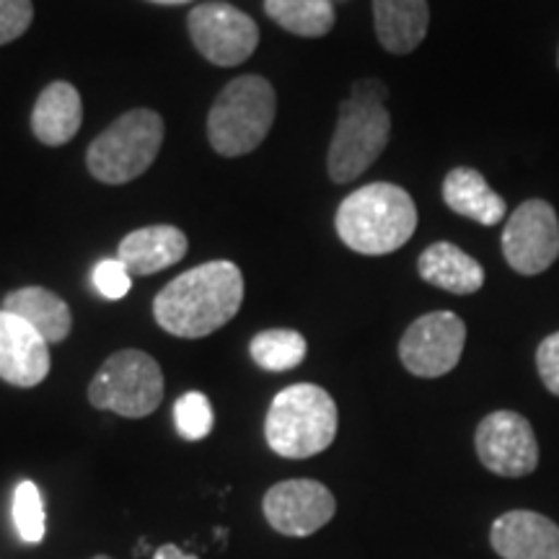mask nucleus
<instances>
[{"instance_id":"f257e3e1","label":"nucleus","mask_w":559,"mask_h":559,"mask_svg":"<svg viewBox=\"0 0 559 559\" xmlns=\"http://www.w3.org/2000/svg\"><path fill=\"white\" fill-rule=\"evenodd\" d=\"M243 304V275L234 262L218 260L187 270L153 300V317L174 337L200 340L218 332Z\"/></svg>"},{"instance_id":"f03ea898","label":"nucleus","mask_w":559,"mask_h":559,"mask_svg":"<svg viewBox=\"0 0 559 559\" xmlns=\"http://www.w3.org/2000/svg\"><path fill=\"white\" fill-rule=\"evenodd\" d=\"M386 96V83L360 79L353 83L349 99L340 104L337 128L326 153V171L337 185L358 179L386 151L391 135V115L383 107Z\"/></svg>"},{"instance_id":"7ed1b4c3","label":"nucleus","mask_w":559,"mask_h":559,"mask_svg":"<svg viewBox=\"0 0 559 559\" xmlns=\"http://www.w3.org/2000/svg\"><path fill=\"white\" fill-rule=\"evenodd\" d=\"M334 226L347 249L366 257L391 254L415 234L417 207L407 190L376 181L342 200Z\"/></svg>"},{"instance_id":"20e7f679","label":"nucleus","mask_w":559,"mask_h":559,"mask_svg":"<svg viewBox=\"0 0 559 559\" xmlns=\"http://www.w3.org/2000/svg\"><path fill=\"white\" fill-rule=\"evenodd\" d=\"M337 404L330 391L313 383H296L272 400L264 438L283 459H311L337 438Z\"/></svg>"},{"instance_id":"39448f33","label":"nucleus","mask_w":559,"mask_h":559,"mask_svg":"<svg viewBox=\"0 0 559 559\" xmlns=\"http://www.w3.org/2000/svg\"><path fill=\"white\" fill-rule=\"evenodd\" d=\"M277 96L262 75H241L221 91L207 115V138L226 158L260 148L275 122Z\"/></svg>"},{"instance_id":"423d86ee","label":"nucleus","mask_w":559,"mask_h":559,"mask_svg":"<svg viewBox=\"0 0 559 559\" xmlns=\"http://www.w3.org/2000/svg\"><path fill=\"white\" fill-rule=\"evenodd\" d=\"M164 143V120L153 109H132L117 117L88 145L86 166L104 185H128L151 169Z\"/></svg>"},{"instance_id":"0eeeda50","label":"nucleus","mask_w":559,"mask_h":559,"mask_svg":"<svg viewBox=\"0 0 559 559\" xmlns=\"http://www.w3.org/2000/svg\"><path fill=\"white\" fill-rule=\"evenodd\" d=\"M164 400V373L143 349H120L107 358L88 386V402L96 409L140 419L158 409Z\"/></svg>"},{"instance_id":"6e6552de","label":"nucleus","mask_w":559,"mask_h":559,"mask_svg":"<svg viewBox=\"0 0 559 559\" xmlns=\"http://www.w3.org/2000/svg\"><path fill=\"white\" fill-rule=\"evenodd\" d=\"M502 254L519 275L547 272L559 257L557 210L547 200L521 202L502 228Z\"/></svg>"},{"instance_id":"1a4fd4ad","label":"nucleus","mask_w":559,"mask_h":559,"mask_svg":"<svg viewBox=\"0 0 559 559\" xmlns=\"http://www.w3.org/2000/svg\"><path fill=\"white\" fill-rule=\"evenodd\" d=\"M466 324L453 311H432L412 321L400 342L402 366L419 379H440L459 366Z\"/></svg>"},{"instance_id":"9d476101","label":"nucleus","mask_w":559,"mask_h":559,"mask_svg":"<svg viewBox=\"0 0 559 559\" xmlns=\"http://www.w3.org/2000/svg\"><path fill=\"white\" fill-rule=\"evenodd\" d=\"M187 26L202 58L221 68L241 66L260 45V26L254 19L228 3L198 5L187 19Z\"/></svg>"},{"instance_id":"9b49d317","label":"nucleus","mask_w":559,"mask_h":559,"mask_svg":"<svg viewBox=\"0 0 559 559\" xmlns=\"http://www.w3.org/2000/svg\"><path fill=\"white\" fill-rule=\"evenodd\" d=\"M479 461L498 477H526L539 466V443L531 423L513 409L487 415L477 428Z\"/></svg>"},{"instance_id":"f8f14e48","label":"nucleus","mask_w":559,"mask_h":559,"mask_svg":"<svg viewBox=\"0 0 559 559\" xmlns=\"http://www.w3.org/2000/svg\"><path fill=\"white\" fill-rule=\"evenodd\" d=\"M264 519L277 534L304 536L317 534L334 519V495L321 481L313 479H288L280 481L264 495Z\"/></svg>"},{"instance_id":"ddd939ff","label":"nucleus","mask_w":559,"mask_h":559,"mask_svg":"<svg viewBox=\"0 0 559 559\" xmlns=\"http://www.w3.org/2000/svg\"><path fill=\"white\" fill-rule=\"evenodd\" d=\"M50 373V345L41 334L19 319L16 313L0 309V379L11 386H39Z\"/></svg>"},{"instance_id":"4468645a","label":"nucleus","mask_w":559,"mask_h":559,"mask_svg":"<svg viewBox=\"0 0 559 559\" xmlns=\"http://www.w3.org/2000/svg\"><path fill=\"white\" fill-rule=\"evenodd\" d=\"M492 549L502 559H559V526L534 510H510L492 523Z\"/></svg>"},{"instance_id":"2eb2a0df","label":"nucleus","mask_w":559,"mask_h":559,"mask_svg":"<svg viewBox=\"0 0 559 559\" xmlns=\"http://www.w3.org/2000/svg\"><path fill=\"white\" fill-rule=\"evenodd\" d=\"M187 254V236L177 226H145L132 230L120 241L117 260H120L132 277H145L160 272Z\"/></svg>"},{"instance_id":"dca6fc26","label":"nucleus","mask_w":559,"mask_h":559,"mask_svg":"<svg viewBox=\"0 0 559 559\" xmlns=\"http://www.w3.org/2000/svg\"><path fill=\"white\" fill-rule=\"evenodd\" d=\"M83 122L81 94L73 83L55 81L39 94L32 111L34 138L45 145H66L75 138Z\"/></svg>"},{"instance_id":"f3484780","label":"nucleus","mask_w":559,"mask_h":559,"mask_svg":"<svg viewBox=\"0 0 559 559\" xmlns=\"http://www.w3.org/2000/svg\"><path fill=\"white\" fill-rule=\"evenodd\" d=\"M376 37L391 55H409L430 26L428 0H373Z\"/></svg>"},{"instance_id":"a211bd4d","label":"nucleus","mask_w":559,"mask_h":559,"mask_svg":"<svg viewBox=\"0 0 559 559\" xmlns=\"http://www.w3.org/2000/svg\"><path fill=\"white\" fill-rule=\"evenodd\" d=\"M417 272L425 283L453 296H472L485 285L481 264L451 241H438L425 249L417 260Z\"/></svg>"},{"instance_id":"6ab92c4d","label":"nucleus","mask_w":559,"mask_h":559,"mask_svg":"<svg viewBox=\"0 0 559 559\" xmlns=\"http://www.w3.org/2000/svg\"><path fill=\"white\" fill-rule=\"evenodd\" d=\"M443 200L453 213L479 226H498L508 215V202L472 166L449 171V177L443 179Z\"/></svg>"},{"instance_id":"aec40b11","label":"nucleus","mask_w":559,"mask_h":559,"mask_svg":"<svg viewBox=\"0 0 559 559\" xmlns=\"http://www.w3.org/2000/svg\"><path fill=\"white\" fill-rule=\"evenodd\" d=\"M3 309L32 324L47 340V345H58V342L68 340L70 330H73V317H70L66 300L55 296L52 290L39 288V285L9 293L3 300Z\"/></svg>"},{"instance_id":"412c9836","label":"nucleus","mask_w":559,"mask_h":559,"mask_svg":"<svg viewBox=\"0 0 559 559\" xmlns=\"http://www.w3.org/2000/svg\"><path fill=\"white\" fill-rule=\"evenodd\" d=\"M264 11L277 26L298 37H324L334 26L330 0H264Z\"/></svg>"},{"instance_id":"4be33fe9","label":"nucleus","mask_w":559,"mask_h":559,"mask_svg":"<svg viewBox=\"0 0 559 559\" xmlns=\"http://www.w3.org/2000/svg\"><path fill=\"white\" fill-rule=\"evenodd\" d=\"M249 353L260 368L283 373V370L298 368L306 360L309 345H306L304 334L296 330H267L251 340Z\"/></svg>"},{"instance_id":"5701e85b","label":"nucleus","mask_w":559,"mask_h":559,"mask_svg":"<svg viewBox=\"0 0 559 559\" xmlns=\"http://www.w3.org/2000/svg\"><path fill=\"white\" fill-rule=\"evenodd\" d=\"M13 526H16L21 542L26 544H39L45 539L47 531V510L45 500H41L39 487L34 481L24 479L19 481L16 492H13Z\"/></svg>"},{"instance_id":"b1692460","label":"nucleus","mask_w":559,"mask_h":559,"mask_svg":"<svg viewBox=\"0 0 559 559\" xmlns=\"http://www.w3.org/2000/svg\"><path fill=\"white\" fill-rule=\"evenodd\" d=\"M174 423H177L179 436L185 440L207 438L215 423L207 396L200 394V391H187V394L174 404Z\"/></svg>"},{"instance_id":"393cba45","label":"nucleus","mask_w":559,"mask_h":559,"mask_svg":"<svg viewBox=\"0 0 559 559\" xmlns=\"http://www.w3.org/2000/svg\"><path fill=\"white\" fill-rule=\"evenodd\" d=\"M94 285L102 298L120 300L132 288V275L120 260H102L94 270Z\"/></svg>"},{"instance_id":"a878e982","label":"nucleus","mask_w":559,"mask_h":559,"mask_svg":"<svg viewBox=\"0 0 559 559\" xmlns=\"http://www.w3.org/2000/svg\"><path fill=\"white\" fill-rule=\"evenodd\" d=\"M32 0H0V45L24 37L32 26Z\"/></svg>"},{"instance_id":"bb28decb","label":"nucleus","mask_w":559,"mask_h":559,"mask_svg":"<svg viewBox=\"0 0 559 559\" xmlns=\"http://www.w3.org/2000/svg\"><path fill=\"white\" fill-rule=\"evenodd\" d=\"M536 368H539L544 386L559 396V332L542 340L539 349H536Z\"/></svg>"},{"instance_id":"cd10ccee","label":"nucleus","mask_w":559,"mask_h":559,"mask_svg":"<svg viewBox=\"0 0 559 559\" xmlns=\"http://www.w3.org/2000/svg\"><path fill=\"white\" fill-rule=\"evenodd\" d=\"M153 559H200V557L187 555V551H181L177 544H164V547L153 555Z\"/></svg>"},{"instance_id":"c85d7f7f","label":"nucleus","mask_w":559,"mask_h":559,"mask_svg":"<svg viewBox=\"0 0 559 559\" xmlns=\"http://www.w3.org/2000/svg\"><path fill=\"white\" fill-rule=\"evenodd\" d=\"M151 3H160V5H181V3H190V0H151Z\"/></svg>"},{"instance_id":"c756f323","label":"nucleus","mask_w":559,"mask_h":559,"mask_svg":"<svg viewBox=\"0 0 559 559\" xmlns=\"http://www.w3.org/2000/svg\"><path fill=\"white\" fill-rule=\"evenodd\" d=\"M91 559H109L107 555H96V557H91Z\"/></svg>"},{"instance_id":"7c9ffc66","label":"nucleus","mask_w":559,"mask_h":559,"mask_svg":"<svg viewBox=\"0 0 559 559\" xmlns=\"http://www.w3.org/2000/svg\"><path fill=\"white\" fill-rule=\"evenodd\" d=\"M557 62H559V52H557Z\"/></svg>"}]
</instances>
